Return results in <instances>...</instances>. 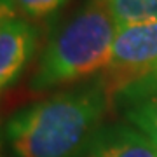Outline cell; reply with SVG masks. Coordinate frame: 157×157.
Segmentation results:
<instances>
[{"label":"cell","instance_id":"1","mask_svg":"<svg viewBox=\"0 0 157 157\" xmlns=\"http://www.w3.org/2000/svg\"><path fill=\"white\" fill-rule=\"evenodd\" d=\"M110 105V94L98 77L19 108L6 122V140L14 157H75Z\"/></svg>","mask_w":157,"mask_h":157},{"label":"cell","instance_id":"2","mask_svg":"<svg viewBox=\"0 0 157 157\" xmlns=\"http://www.w3.org/2000/svg\"><path fill=\"white\" fill-rule=\"evenodd\" d=\"M117 25L103 0H87L54 30L30 78L33 91L82 80L103 72L110 61Z\"/></svg>","mask_w":157,"mask_h":157},{"label":"cell","instance_id":"3","mask_svg":"<svg viewBox=\"0 0 157 157\" xmlns=\"http://www.w3.org/2000/svg\"><path fill=\"white\" fill-rule=\"evenodd\" d=\"M157 75V21L119 26L110 61L101 72L110 100Z\"/></svg>","mask_w":157,"mask_h":157},{"label":"cell","instance_id":"4","mask_svg":"<svg viewBox=\"0 0 157 157\" xmlns=\"http://www.w3.org/2000/svg\"><path fill=\"white\" fill-rule=\"evenodd\" d=\"M40 30L26 17L0 25V94L17 82L37 52Z\"/></svg>","mask_w":157,"mask_h":157},{"label":"cell","instance_id":"5","mask_svg":"<svg viewBox=\"0 0 157 157\" xmlns=\"http://www.w3.org/2000/svg\"><path fill=\"white\" fill-rule=\"evenodd\" d=\"M75 157H157V147L129 124L100 126Z\"/></svg>","mask_w":157,"mask_h":157},{"label":"cell","instance_id":"6","mask_svg":"<svg viewBox=\"0 0 157 157\" xmlns=\"http://www.w3.org/2000/svg\"><path fill=\"white\" fill-rule=\"evenodd\" d=\"M122 113L133 128L157 147V89L122 105Z\"/></svg>","mask_w":157,"mask_h":157},{"label":"cell","instance_id":"7","mask_svg":"<svg viewBox=\"0 0 157 157\" xmlns=\"http://www.w3.org/2000/svg\"><path fill=\"white\" fill-rule=\"evenodd\" d=\"M115 25L157 21V0H103Z\"/></svg>","mask_w":157,"mask_h":157},{"label":"cell","instance_id":"8","mask_svg":"<svg viewBox=\"0 0 157 157\" xmlns=\"http://www.w3.org/2000/svg\"><path fill=\"white\" fill-rule=\"evenodd\" d=\"M68 4V0H16L17 11L28 21H42L56 14Z\"/></svg>","mask_w":157,"mask_h":157},{"label":"cell","instance_id":"9","mask_svg":"<svg viewBox=\"0 0 157 157\" xmlns=\"http://www.w3.org/2000/svg\"><path fill=\"white\" fill-rule=\"evenodd\" d=\"M157 89V75L154 78H150V80H147V82H141V84L138 86H133V87H129L128 91H124V93H121V94L113 100V105H126V103H129V101L136 100V98H140V96H143L145 93H148V91H154Z\"/></svg>","mask_w":157,"mask_h":157},{"label":"cell","instance_id":"10","mask_svg":"<svg viewBox=\"0 0 157 157\" xmlns=\"http://www.w3.org/2000/svg\"><path fill=\"white\" fill-rule=\"evenodd\" d=\"M17 16L16 0H0V25Z\"/></svg>","mask_w":157,"mask_h":157},{"label":"cell","instance_id":"11","mask_svg":"<svg viewBox=\"0 0 157 157\" xmlns=\"http://www.w3.org/2000/svg\"><path fill=\"white\" fill-rule=\"evenodd\" d=\"M0 157H4V145H2V135H0Z\"/></svg>","mask_w":157,"mask_h":157}]
</instances>
